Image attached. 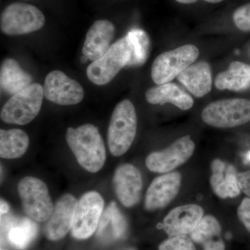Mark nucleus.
Segmentation results:
<instances>
[{"label":"nucleus","instance_id":"obj_19","mask_svg":"<svg viewBox=\"0 0 250 250\" xmlns=\"http://www.w3.org/2000/svg\"><path fill=\"white\" fill-rule=\"evenodd\" d=\"M38 228L34 221L29 218H23L15 221L3 218L1 220V241L9 242L11 246L18 250H24L35 238Z\"/></svg>","mask_w":250,"mask_h":250},{"label":"nucleus","instance_id":"obj_13","mask_svg":"<svg viewBox=\"0 0 250 250\" xmlns=\"http://www.w3.org/2000/svg\"><path fill=\"white\" fill-rule=\"evenodd\" d=\"M181 184L182 177L179 172H170L156 177L146 192V209L154 210L167 207L178 195Z\"/></svg>","mask_w":250,"mask_h":250},{"label":"nucleus","instance_id":"obj_37","mask_svg":"<svg viewBox=\"0 0 250 250\" xmlns=\"http://www.w3.org/2000/svg\"><path fill=\"white\" fill-rule=\"evenodd\" d=\"M126 250H137L136 249V248H129V249H127Z\"/></svg>","mask_w":250,"mask_h":250},{"label":"nucleus","instance_id":"obj_11","mask_svg":"<svg viewBox=\"0 0 250 250\" xmlns=\"http://www.w3.org/2000/svg\"><path fill=\"white\" fill-rule=\"evenodd\" d=\"M44 96L59 105L77 104L83 100L84 90L77 82L59 70L49 72L43 87Z\"/></svg>","mask_w":250,"mask_h":250},{"label":"nucleus","instance_id":"obj_31","mask_svg":"<svg viewBox=\"0 0 250 250\" xmlns=\"http://www.w3.org/2000/svg\"><path fill=\"white\" fill-rule=\"evenodd\" d=\"M204 250H225V244L223 240L220 239L218 241L211 242L207 243L202 246Z\"/></svg>","mask_w":250,"mask_h":250},{"label":"nucleus","instance_id":"obj_38","mask_svg":"<svg viewBox=\"0 0 250 250\" xmlns=\"http://www.w3.org/2000/svg\"></svg>","mask_w":250,"mask_h":250},{"label":"nucleus","instance_id":"obj_23","mask_svg":"<svg viewBox=\"0 0 250 250\" xmlns=\"http://www.w3.org/2000/svg\"><path fill=\"white\" fill-rule=\"evenodd\" d=\"M218 90L242 91L250 87V65L245 62H231L228 70L220 72L215 80Z\"/></svg>","mask_w":250,"mask_h":250},{"label":"nucleus","instance_id":"obj_6","mask_svg":"<svg viewBox=\"0 0 250 250\" xmlns=\"http://www.w3.org/2000/svg\"><path fill=\"white\" fill-rule=\"evenodd\" d=\"M199 54L196 46L190 44L164 52L153 62L151 72L152 80L159 85L169 83L195 62Z\"/></svg>","mask_w":250,"mask_h":250},{"label":"nucleus","instance_id":"obj_5","mask_svg":"<svg viewBox=\"0 0 250 250\" xmlns=\"http://www.w3.org/2000/svg\"><path fill=\"white\" fill-rule=\"evenodd\" d=\"M206 124L216 128H231L250 121V101L233 98L218 100L207 105L202 112Z\"/></svg>","mask_w":250,"mask_h":250},{"label":"nucleus","instance_id":"obj_30","mask_svg":"<svg viewBox=\"0 0 250 250\" xmlns=\"http://www.w3.org/2000/svg\"><path fill=\"white\" fill-rule=\"evenodd\" d=\"M240 189L250 197V170L237 174Z\"/></svg>","mask_w":250,"mask_h":250},{"label":"nucleus","instance_id":"obj_9","mask_svg":"<svg viewBox=\"0 0 250 250\" xmlns=\"http://www.w3.org/2000/svg\"><path fill=\"white\" fill-rule=\"evenodd\" d=\"M104 206V202L98 192L90 191L82 195L74 214L71 229L74 238L86 239L93 234L103 215Z\"/></svg>","mask_w":250,"mask_h":250},{"label":"nucleus","instance_id":"obj_7","mask_svg":"<svg viewBox=\"0 0 250 250\" xmlns=\"http://www.w3.org/2000/svg\"><path fill=\"white\" fill-rule=\"evenodd\" d=\"M18 193L28 216L39 223L48 220L54 206L47 186L41 179L26 177L18 184Z\"/></svg>","mask_w":250,"mask_h":250},{"label":"nucleus","instance_id":"obj_24","mask_svg":"<svg viewBox=\"0 0 250 250\" xmlns=\"http://www.w3.org/2000/svg\"><path fill=\"white\" fill-rule=\"evenodd\" d=\"M29 145V137L22 130H0V156L3 159L21 157L27 151Z\"/></svg>","mask_w":250,"mask_h":250},{"label":"nucleus","instance_id":"obj_4","mask_svg":"<svg viewBox=\"0 0 250 250\" xmlns=\"http://www.w3.org/2000/svg\"><path fill=\"white\" fill-rule=\"evenodd\" d=\"M131 47L125 36L116 41L101 58L92 62L86 70L87 76L95 84H107L131 59Z\"/></svg>","mask_w":250,"mask_h":250},{"label":"nucleus","instance_id":"obj_20","mask_svg":"<svg viewBox=\"0 0 250 250\" xmlns=\"http://www.w3.org/2000/svg\"><path fill=\"white\" fill-rule=\"evenodd\" d=\"M146 98L152 104L171 103L184 111L190 109L194 104L191 96L173 83H164L149 88L146 92Z\"/></svg>","mask_w":250,"mask_h":250},{"label":"nucleus","instance_id":"obj_36","mask_svg":"<svg viewBox=\"0 0 250 250\" xmlns=\"http://www.w3.org/2000/svg\"><path fill=\"white\" fill-rule=\"evenodd\" d=\"M227 238H228V239H230V238H231V233H229L228 235H227Z\"/></svg>","mask_w":250,"mask_h":250},{"label":"nucleus","instance_id":"obj_28","mask_svg":"<svg viewBox=\"0 0 250 250\" xmlns=\"http://www.w3.org/2000/svg\"><path fill=\"white\" fill-rule=\"evenodd\" d=\"M233 21L240 30L250 31V3L243 5L234 11Z\"/></svg>","mask_w":250,"mask_h":250},{"label":"nucleus","instance_id":"obj_22","mask_svg":"<svg viewBox=\"0 0 250 250\" xmlns=\"http://www.w3.org/2000/svg\"><path fill=\"white\" fill-rule=\"evenodd\" d=\"M126 229V219L116 202H112L102 215L97 229V236L104 240L115 241L123 238Z\"/></svg>","mask_w":250,"mask_h":250},{"label":"nucleus","instance_id":"obj_18","mask_svg":"<svg viewBox=\"0 0 250 250\" xmlns=\"http://www.w3.org/2000/svg\"><path fill=\"white\" fill-rule=\"evenodd\" d=\"M177 78L190 93L197 98L205 96L211 90V70L207 62H193Z\"/></svg>","mask_w":250,"mask_h":250},{"label":"nucleus","instance_id":"obj_32","mask_svg":"<svg viewBox=\"0 0 250 250\" xmlns=\"http://www.w3.org/2000/svg\"><path fill=\"white\" fill-rule=\"evenodd\" d=\"M177 2L181 3V4H192L195 3L197 0H175ZM207 2L212 3V4H216V3L221 2L224 0H205Z\"/></svg>","mask_w":250,"mask_h":250},{"label":"nucleus","instance_id":"obj_25","mask_svg":"<svg viewBox=\"0 0 250 250\" xmlns=\"http://www.w3.org/2000/svg\"><path fill=\"white\" fill-rule=\"evenodd\" d=\"M126 39L131 47V59L127 66H139L147 61L149 50V39L146 31L133 29L127 33Z\"/></svg>","mask_w":250,"mask_h":250},{"label":"nucleus","instance_id":"obj_2","mask_svg":"<svg viewBox=\"0 0 250 250\" xmlns=\"http://www.w3.org/2000/svg\"><path fill=\"white\" fill-rule=\"evenodd\" d=\"M137 116L128 100L118 103L112 113L108 129V146L112 155L121 156L128 150L136 137Z\"/></svg>","mask_w":250,"mask_h":250},{"label":"nucleus","instance_id":"obj_17","mask_svg":"<svg viewBox=\"0 0 250 250\" xmlns=\"http://www.w3.org/2000/svg\"><path fill=\"white\" fill-rule=\"evenodd\" d=\"M210 183L213 192L220 198H233L238 196L241 189L238 186L236 168L231 164L215 159L211 163Z\"/></svg>","mask_w":250,"mask_h":250},{"label":"nucleus","instance_id":"obj_33","mask_svg":"<svg viewBox=\"0 0 250 250\" xmlns=\"http://www.w3.org/2000/svg\"><path fill=\"white\" fill-rule=\"evenodd\" d=\"M9 205L4 200H1V206H0V211H1V215L6 214L9 212Z\"/></svg>","mask_w":250,"mask_h":250},{"label":"nucleus","instance_id":"obj_26","mask_svg":"<svg viewBox=\"0 0 250 250\" xmlns=\"http://www.w3.org/2000/svg\"><path fill=\"white\" fill-rule=\"evenodd\" d=\"M221 231L218 220L213 215H207L202 218L196 228L190 233V238L192 241L203 246L221 239Z\"/></svg>","mask_w":250,"mask_h":250},{"label":"nucleus","instance_id":"obj_27","mask_svg":"<svg viewBox=\"0 0 250 250\" xmlns=\"http://www.w3.org/2000/svg\"><path fill=\"white\" fill-rule=\"evenodd\" d=\"M159 250H196L193 241L187 235L171 236L159 245Z\"/></svg>","mask_w":250,"mask_h":250},{"label":"nucleus","instance_id":"obj_29","mask_svg":"<svg viewBox=\"0 0 250 250\" xmlns=\"http://www.w3.org/2000/svg\"><path fill=\"white\" fill-rule=\"evenodd\" d=\"M238 218L250 233V199L246 197L238 208Z\"/></svg>","mask_w":250,"mask_h":250},{"label":"nucleus","instance_id":"obj_14","mask_svg":"<svg viewBox=\"0 0 250 250\" xmlns=\"http://www.w3.org/2000/svg\"><path fill=\"white\" fill-rule=\"evenodd\" d=\"M77 202L70 194L62 195L57 201L45 227L48 239L59 241L71 230Z\"/></svg>","mask_w":250,"mask_h":250},{"label":"nucleus","instance_id":"obj_1","mask_svg":"<svg viewBox=\"0 0 250 250\" xmlns=\"http://www.w3.org/2000/svg\"><path fill=\"white\" fill-rule=\"evenodd\" d=\"M65 138L77 162L83 168L92 173L103 168L106 161V149L97 126L85 124L76 129L69 127Z\"/></svg>","mask_w":250,"mask_h":250},{"label":"nucleus","instance_id":"obj_15","mask_svg":"<svg viewBox=\"0 0 250 250\" xmlns=\"http://www.w3.org/2000/svg\"><path fill=\"white\" fill-rule=\"evenodd\" d=\"M203 217V208L199 205L179 206L166 215L163 229L170 237L190 234Z\"/></svg>","mask_w":250,"mask_h":250},{"label":"nucleus","instance_id":"obj_3","mask_svg":"<svg viewBox=\"0 0 250 250\" xmlns=\"http://www.w3.org/2000/svg\"><path fill=\"white\" fill-rule=\"evenodd\" d=\"M44 90L42 85L32 83L13 95L1 111V118L9 124L27 125L39 114L42 106Z\"/></svg>","mask_w":250,"mask_h":250},{"label":"nucleus","instance_id":"obj_10","mask_svg":"<svg viewBox=\"0 0 250 250\" xmlns=\"http://www.w3.org/2000/svg\"><path fill=\"white\" fill-rule=\"evenodd\" d=\"M195 148L190 136H184L164 150L151 153L146 159V166L156 173L170 172L187 162L193 154Z\"/></svg>","mask_w":250,"mask_h":250},{"label":"nucleus","instance_id":"obj_35","mask_svg":"<svg viewBox=\"0 0 250 250\" xmlns=\"http://www.w3.org/2000/svg\"><path fill=\"white\" fill-rule=\"evenodd\" d=\"M88 60H89V59L84 55H83L81 57V62H83V63H85V62H88Z\"/></svg>","mask_w":250,"mask_h":250},{"label":"nucleus","instance_id":"obj_34","mask_svg":"<svg viewBox=\"0 0 250 250\" xmlns=\"http://www.w3.org/2000/svg\"><path fill=\"white\" fill-rule=\"evenodd\" d=\"M244 157L245 161H246V163H248V164H250V151L247 153L246 155H245Z\"/></svg>","mask_w":250,"mask_h":250},{"label":"nucleus","instance_id":"obj_16","mask_svg":"<svg viewBox=\"0 0 250 250\" xmlns=\"http://www.w3.org/2000/svg\"><path fill=\"white\" fill-rule=\"evenodd\" d=\"M114 34L115 27L110 21L100 20L94 22L85 36L83 55L92 62L101 58L111 47Z\"/></svg>","mask_w":250,"mask_h":250},{"label":"nucleus","instance_id":"obj_8","mask_svg":"<svg viewBox=\"0 0 250 250\" xmlns=\"http://www.w3.org/2000/svg\"><path fill=\"white\" fill-rule=\"evenodd\" d=\"M43 14L33 5L14 3L1 13V30L9 36L22 35L39 30L43 27Z\"/></svg>","mask_w":250,"mask_h":250},{"label":"nucleus","instance_id":"obj_12","mask_svg":"<svg viewBox=\"0 0 250 250\" xmlns=\"http://www.w3.org/2000/svg\"><path fill=\"white\" fill-rule=\"evenodd\" d=\"M113 183L118 200L125 207L130 208L139 203L143 179L137 167L129 164L120 166L115 172Z\"/></svg>","mask_w":250,"mask_h":250},{"label":"nucleus","instance_id":"obj_21","mask_svg":"<svg viewBox=\"0 0 250 250\" xmlns=\"http://www.w3.org/2000/svg\"><path fill=\"white\" fill-rule=\"evenodd\" d=\"M32 78L24 71L16 60L5 59L0 70L1 89L9 95H14L31 84Z\"/></svg>","mask_w":250,"mask_h":250}]
</instances>
